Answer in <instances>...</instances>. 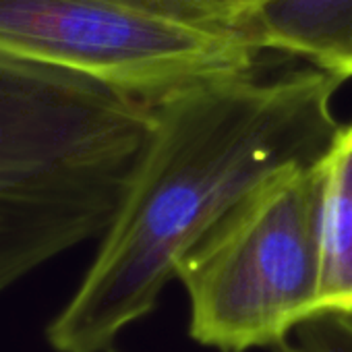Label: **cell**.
Here are the masks:
<instances>
[{
    "label": "cell",
    "mask_w": 352,
    "mask_h": 352,
    "mask_svg": "<svg viewBox=\"0 0 352 352\" xmlns=\"http://www.w3.org/2000/svg\"><path fill=\"white\" fill-rule=\"evenodd\" d=\"M195 3L204 5L206 9H210L212 13L220 15L222 19L232 21V23L243 28V23H241L243 15L253 11L255 7L267 3V0H195Z\"/></svg>",
    "instance_id": "8"
},
{
    "label": "cell",
    "mask_w": 352,
    "mask_h": 352,
    "mask_svg": "<svg viewBox=\"0 0 352 352\" xmlns=\"http://www.w3.org/2000/svg\"><path fill=\"white\" fill-rule=\"evenodd\" d=\"M323 164L284 170L241 199L179 263L191 338L220 352L274 348L317 311Z\"/></svg>",
    "instance_id": "3"
},
{
    "label": "cell",
    "mask_w": 352,
    "mask_h": 352,
    "mask_svg": "<svg viewBox=\"0 0 352 352\" xmlns=\"http://www.w3.org/2000/svg\"><path fill=\"white\" fill-rule=\"evenodd\" d=\"M153 124L129 91L0 56V294L102 239Z\"/></svg>",
    "instance_id": "2"
},
{
    "label": "cell",
    "mask_w": 352,
    "mask_h": 352,
    "mask_svg": "<svg viewBox=\"0 0 352 352\" xmlns=\"http://www.w3.org/2000/svg\"><path fill=\"white\" fill-rule=\"evenodd\" d=\"M321 164V276L315 313H352V124L336 131Z\"/></svg>",
    "instance_id": "6"
},
{
    "label": "cell",
    "mask_w": 352,
    "mask_h": 352,
    "mask_svg": "<svg viewBox=\"0 0 352 352\" xmlns=\"http://www.w3.org/2000/svg\"><path fill=\"white\" fill-rule=\"evenodd\" d=\"M272 352H352V313H315Z\"/></svg>",
    "instance_id": "7"
},
{
    "label": "cell",
    "mask_w": 352,
    "mask_h": 352,
    "mask_svg": "<svg viewBox=\"0 0 352 352\" xmlns=\"http://www.w3.org/2000/svg\"><path fill=\"white\" fill-rule=\"evenodd\" d=\"M342 77L317 67L181 89L155 124L79 286L46 325L54 352H108L147 317L183 257L251 191L321 160L340 129Z\"/></svg>",
    "instance_id": "1"
},
{
    "label": "cell",
    "mask_w": 352,
    "mask_h": 352,
    "mask_svg": "<svg viewBox=\"0 0 352 352\" xmlns=\"http://www.w3.org/2000/svg\"><path fill=\"white\" fill-rule=\"evenodd\" d=\"M263 52L195 0H0V56L81 73L149 104L253 75Z\"/></svg>",
    "instance_id": "4"
},
{
    "label": "cell",
    "mask_w": 352,
    "mask_h": 352,
    "mask_svg": "<svg viewBox=\"0 0 352 352\" xmlns=\"http://www.w3.org/2000/svg\"><path fill=\"white\" fill-rule=\"evenodd\" d=\"M241 23L263 50L300 56L344 81L352 77V0H267Z\"/></svg>",
    "instance_id": "5"
},
{
    "label": "cell",
    "mask_w": 352,
    "mask_h": 352,
    "mask_svg": "<svg viewBox=\"0 0 352 352\" xmlns=\"http://www.w3.org/2000/svg\"><path fill=\"white\" fill-rule=\"evenodd\" d=\"M108 352H118V350H116V348H112V350H108Z\"/></svg>",
    "instance_id": "9"
}]
</instances>
